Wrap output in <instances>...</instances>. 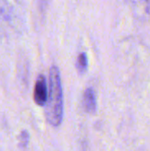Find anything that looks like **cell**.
<instances>
[{
  "label": "cell",
  "instance_id": "277c9868",
  "mask_svg": "<svg viewBox=\"0 0 150 151\" xmlns=\"http://www.w3.org/2000/svg\"><path fill=\"white\" fill-rule=\"evenodd\" d=\"M76 68L80 74H83L86 73L88 69V57L85 52H81L76 62Z\"/></svg>",
  "mask_w": 150,
  "mask_h": 151
},
{
  "label": "cell",
  "instance_id": "7a4b0ae2",
  "mask_svg": "<svg viewBox=\"0 0 150 151\" xmlns=\"http://www.w3.org/2000/svg\"><path fill=\"white\" fill-rule=\"evenodd\" d=\"M48 99V88L46 79L43 75H39L34 88V100L39 106H44Z\"/></svg>",
  "mask_w": 150,
  "mask_h": 151
},
{
  "label": "cell",
  "instance_id": "6da1fadb",
  "mask_svg": "<svg viewBox=\"0 0 150 151\" xmlns=\"http://www.w3.org/2000/svg\"><path fill=\"white\" fill-rule=\"evenodd\" d=\"M45 106V115L48 122L53 127H58L63 120L64 102L60 73L56 65H52L50 69L49 93Z\"/></svg>",
  "mask_w": 150,
  "mask_h": 151
},
{
  "label": "cell",
  "instance_id": "5b68a950",
  "mask_svg": "<svg viewBox=\"0 0 150 151\" xmlns=\"http://www.w3.org/2000/svg\"><path fill=\"white\" fill-rule=\"evenodd\" d=\"M28 142H29V134L26 130L21 131L19 135V146L21 149H26L28 145Z\"/></svg>",
  "mask_w": 150,
  "mask_h": 151
},
{
  "label": "cell",
  "instance_id": "3957f363",
  "mask_svg": "<svg viewBox=\"0 0 150 151\" xmlns=\"http://www.w3.org/2000/svg\"><path fill=\"white\" fill-rule=\"evenodd\" d=\"M82 104L85 109V111L88 113H95L96 111V99L95 95L91 88H88L84 94L82 98Z\"/></svg>",
  "mask_w": 150,
  "mask_h": 151
}]
</instances>
